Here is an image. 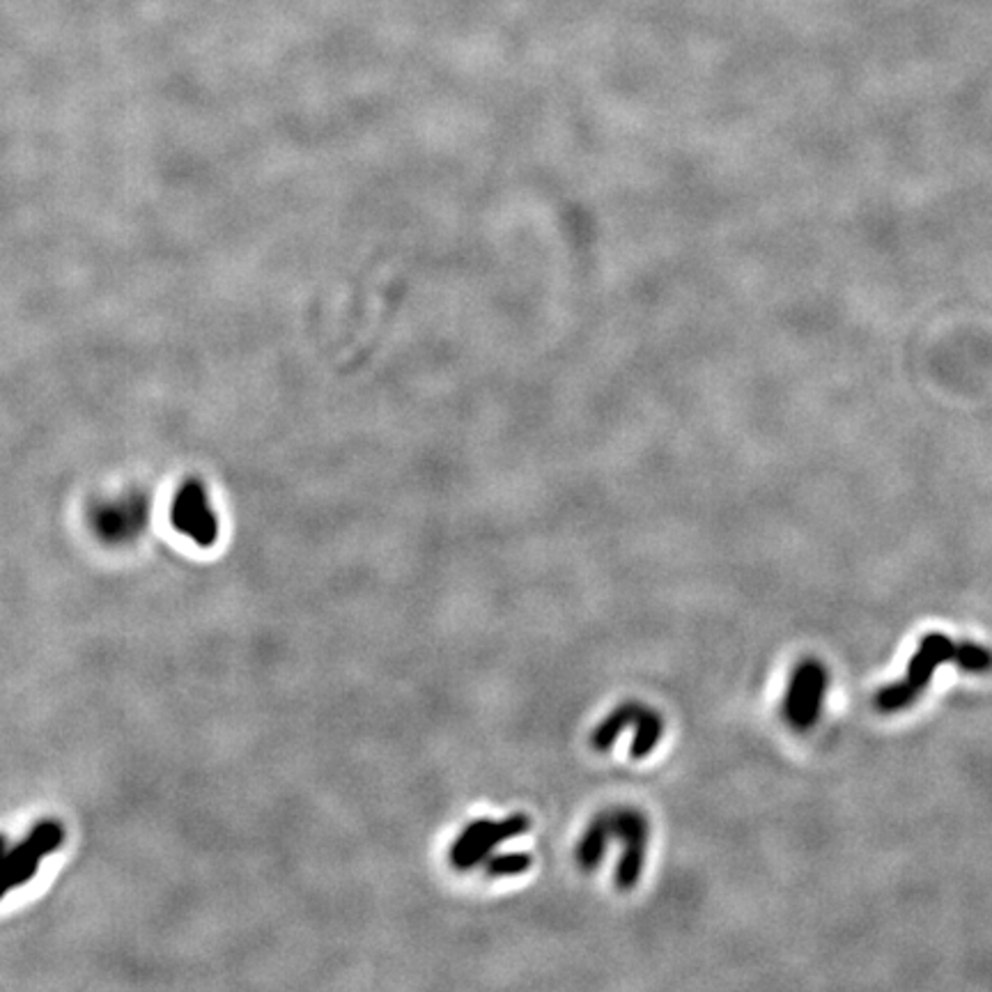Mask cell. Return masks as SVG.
Listing matches in <instances>:
<instances>
[{"label": "cell", "mask_w": 992, "mask_h": 992, "mask_svg": "<svg viewBox=\"0 0 992 992\" xmlns=\"http://www.w3.org/2000/svg\"><path fill=\"white\" fill-rule=\"evenodd\" d=\"M5 851H8V847H5V836H0V855H3Z\"/></svg>", "instance_id": "obj_8"}, {"label": "cell", "mask_w": 992, "mask_h": 992, "mask_svg": "<svg viewBox=\"0 0 992 992\" xmlns=\"http://www.w3.org/2000/svg\"><path fill=\"white\" fill-rule=\"evenodd\" d=\"M531 866V857L526 853H508L499 857H489L485 864V871L489 878H499V876H514V873H524Z\"/></svg>", "instance_id": "obj_7"}, {"label": "cell", "mask_w": 992, "mask_h": 992, "mask_svg": "<svg viewBox=\"0 0 992 992\" xmlns=\"http://www.w3.org/2000/svg\"><path fill=\"white\" fill-rule=\"evenodd\" d=\"M944 665H954L965 673L983 675L992 671V650L977 644V641L951 638L942 632L926 634L909 657L905 675L876 694V710L882 715H896L913 708L933 682L935 671Z\"/></svg>", "instance_id": "obj_1"}, {"label": "cell", "mask_w": 992, "mask_h": 992, "mask_svg": "<svg viewBox=\"0 0 992 992\" xmlns=\"http://www.w3.org/2000/svg\"><path fill=\"white\" fill-rule=\"evenodd\" d=\"M611 822L618 839L623 841V857L618 864L616 882L620 889H632L641 876V868L646 861V845H648V820L634 809L625 811H611Z\"/></svg>", "instance_id": "obj_5"}, {"label": "cell", "mask_w": 992, "mask_h": 992, "mask_svg": "<svg viewBox=\"0 0 992 992\" xmlns=\"http://www.w3.org/2000/svg\"><path fill=\"white\" fill-rule=\"evenodd\" d=\"M529 830V818L526 816H512L508 820H473L471 824L464 827V832L455 841L450 859L452 864L467 871V868H473L475 864H481L489 857L494 851V845L504 843L506 839L520 836Z\"/></svg>", "instance_id": "obj_4"}, {"label": "cell", "mask_w": 992, "mask_h": 992, "mask_svg": "<svg viewBox=\"0 0 992 992\" xmlns=\"http://www.w3.org/2000/svg\"><path fill=\"white\" fill-rule=\"evenodd\" d=\"M62 839H65L62 824L45 820L35 824V830L12 851L0 855V898L8 896L16 886H24L37 873L41 859L58 851Z\"/></svg>", "instance_id": "obj_3"}, {"label": "cell", "mask_w": 992, "mask_h": 992, "mask_svg": "<svg viewBox=\"0 0 992 992\" xmlns=\"http://www.w3.org/2000/svg\"><path fill=\"white\" fill-rule=\"evenodd\" d=\"M173 524L179 533L189 535L200 547H212L219 537L216 517L207 504L204 489L198 483L184 485L173 504Z\"/></svg>", "instance_id": "obj_6"}, {"label": "cell", "mask_w": 992, "mask_h": 992, "mask_svg": "<svg viewBox=\"0 0 992 992\" xmlns=\"http://www.w3.org/2000/svg\"><path fill=\"white\" fill-rule=\"evenodd\" d=\"M830 669L816 657L802 659L793 669L781 703L783 721L793 731L806 733L820 721L824 696L830 692Z\"/></svg>", "instance_id": "obj_2"}]
</instances>
